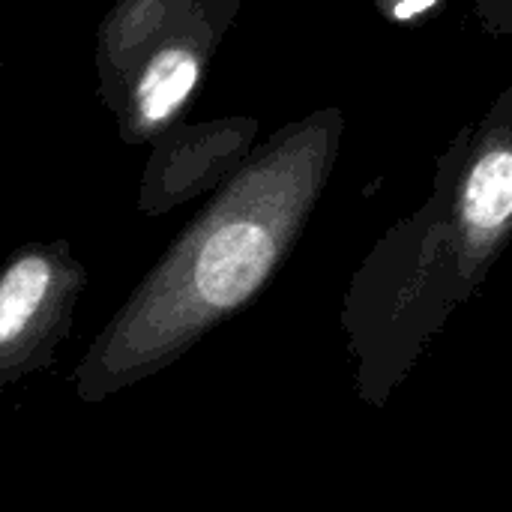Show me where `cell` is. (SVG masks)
Here are the masks:
<instances>
[{"label": "cell", "instance_id": "3", "mask_svg": "<svg viewBox=\"0 0 512 512\" xmlns=\"http://www.w3.org/2000/svg\"><path fill=\"white\" fill-rule=\"evenodd\" d=\"M246 0H114L96 27V99L126 144L183 120Z\"/></svg>", "mask_w": 512, "mask_h": 512}, {"label": "cell", "instance_id": "5", "mask_svg": "<svg viewBox=\"0 0 512 512\" xmlns=\"http://www.w3.org/2000/svg\"><path fill=\"white\" fill-rule=\"evenodd\" d=\"M258 117L177 120L153 144L138 183V210L165 216L201 195H213L258 147Z\"/></svg>", "mask_w": 512, "mask_h": 512}, {"label": "cell", "instance_id": "7", "mask_svg": "<svg viewBox=\"0 0 512 512\" xmlns=\"http://www.w3.org/2000/svg\"><path fill=\"white\" fill-rule=\"evenodd\" d=\"M474 15L489 36H512V0H474Z\"/></svg>", "mask_w": 512, "mask_h": 512}, {"label": "cell", "instance_id": "2", "mask_svg": "<svg viewBox=\"0 0 512 512\" xmlns=\"http://www.w3.org/2000/svg\"><path fill=\"white\" fill-rule=\"evenodd\" d=\"M512 243V87L456 132L429 198L366 252L342 297L354 390L384 408Z\"/></svg>", "mask_w": 512, "mask_h": 512}, {"label": "cell", "instance_id": "6", "mask_svg": "<svg viewBox=\"0 0 512 512\" xmlns=\"http://www.w3.org/2000/svg\"><path fill=\"white\" fill-rule=\"evenodd\" d=\"M372 3L393 27L417 30L432 18H438L450 0H372Z\"/></svg>", "mask_w": 512, "mask_h": 512}, {"label": "cell", "instance_id": "4", "mask_svg": "<svg viewBox=\"0 0 512 512\" xmlns=\"http://www.w3.org/2000/svg\"><path fill=\"white\" fill-rule=\"evenodd\" d=\"M84 288L87 267L63 237L27 240L0 264V390L54 366Z\"/></svg>", "mask_w": 512, "mask_h": 512}, {"label": "cell", "instance_id": "8", "mask_svg": "<svg viewBox=\"0 0 512 512\" xmlns=\"http://www.w3.org/2000/svg\"><path fill=\"white\" fill-rule=\"evenodd\" d=\"M0 72H3V63H0Z\"/></svg>", "mask_w": 512, "mask_h": 512}, {"label": "cell", "instance_id": "1", "mask_svg": "<svg viewBox=\"0 0 512 512\" xmlns=\"http://www.w3.org/2000/svg\"><path fill=\"white\" fill-rule=\"evenodd\" d=\"M342 108H318L261 141L168 243L72 372L99 405L183 360L255 303L303 237L342 150Z\"/></svg>", "mask_w": 512, "mask_h": 512}]
</instances>
